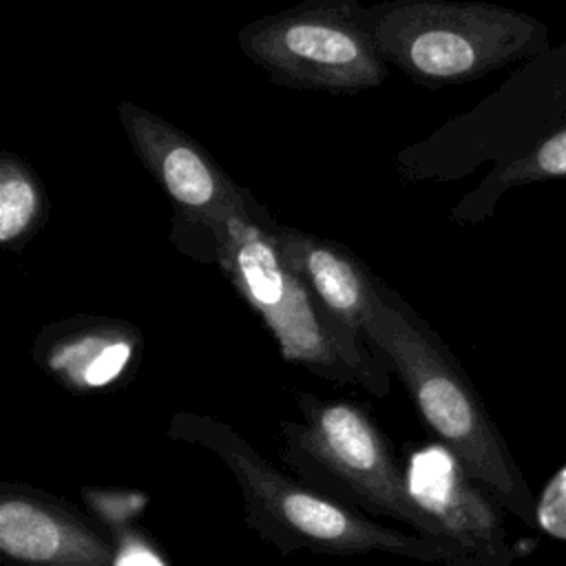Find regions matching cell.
<instances>
[{"label": "cell", "instance_id": "8fae6325", "mask_svg": "<svg viewBox=\"0 0 566 566\" xmlns=\"http://www.w3.org/2000/svg\"><path fill=\"white\" fill-rule=\"evenodd\" d=\"M270 232L285 263L312 290L327 314L345 332L367 340L363 321L376 274L336 241L276 221H270Z\"/></svg>", "mask_w": 566, "mask_h": 566}, {"label": "cell", "instance_id": "52a82bcc", "mask_svg": "<svg viewBox=\"0 0 566 566\" xmlns=\"http://www.w3.org/2000/svg\"><path fill=\"white\" fill-rule=\"evenodd\" d=\"M117 117L135 157L161 188L179 221L203 228L232 210L254 206L210 153L188 133L135 102L122 99Z\"/></svg>", "mask_w": 566, "mask_h": 566}, {"label": "cell", "instance_id": "30bf717a", "mask_svg": "<svg viewBox=\"0 0 566 566\" xmlns=\"http://www.w3.org/2000/svg\"><path fill=\"white\" fill-rule=\"evenodd\" d=\"M142 349V334L108 316H73L40 332L33 358L73 391H97L117 382Z\"/></svg>", "mask_w": 566, "mask_h": 566}, {"label": "cell", "instance_id": "5b68a950", "mask_svg": "<svg viewBox=\"0 0 566 566\" xmlns=\"http://www.w3.org/2000/svg\"><path fill=\"white\" fill-rule=\"evenodd\" d=\"M296 402L301 416L281 422V455L298 480L367 517H391L460 557L413 497L407 469L360 405L314 394H298Z\"/></svg>", "mask_w": 566, "mask_h": 566}, {"label": "cell", "instance_id": "277c9868", "mask_svg": "<svg viewBox=\"0 0 566 566\" xmlns=\"http://www.w3.org/2000/svg\"><path fill=\"white\" fill-rule=\"evenodd\" d=\"M387 64L427 88L467 84L548 51L537 18L491 2L387 0L363 7Z\"/></svg>", "mask_w": 566, "mask_h": 566}, {"label": "cell", "instance_id": "ba28073f", "mask_svg": "<svg viewBox=\"0 0 566 566\" xmlns=\"http://www.w3.org/2000/svg\"><path fill=\"white\" fill-rule=\"evenodd\" d=\"M407 478L418 504L436 520L460 557L511 566L517 557L506 539L504 506L464 469L444 444L416 451Z\"/></svg>", "mask_w": 566, "mask_h": 566}, {"label": "cell", "instance_id": "3957f363", "mask_svg": "<svg viewBox=\"0 0 566 566\" xmlns=\"http://www.w3.org/2000/svg\"><path fill=\"white\" fill-rule=\"evenodd\" d=\"M212 259L239 296L261 316L281 356L307 371L354 385L376 398L389 394V365L367 343L345 332L292 272L259 206L232 210L208 226Z\"/></svg>", "mask_w": 566, "mask_h": 566}, {"label": "cell", "instance_id": "5bb4252c", "mask_svg": "<svg viewBox=\"0 0 566 566\" xmlns=\"http://www.w3.org/2000/svg\"><path fill=\"white\" fill-rule=\"evenodd\" d=\"M84 500L111 531V539L115 544L113 566H166L159 551L130 524V517L144 504L139 493L86 491Z\"/></svg>", "mask_w": 566, "mask_h": 566}, {"label": "cell", "instance_id": "8992f818", "mask_svg": "<svg viewBox=\"0 0 566 566\" xmlns=\"http://www.w3.org/2000/svg\"><path fill=\"white\" fill-rule=\"evenodd\" d=\"M360 11L358 0H301L243 24L237 42L274 84L356 95L380 86L389 69Z\"/></svg>", "mask_w": 566, "mask_h": 566}, {"label": "cell", "instance_id": "9a60e30c", "mask_svg": "<svg viewBox=\"0 0 566 566\" xmlns=\"http://www.w3.org/2000/svg\"><path fill=\"white\" fill-rule=\"evenodd\" d=\"M537 531L566 542V464L546 482L535 497Z\"/></svg>", "mask_w": 566, "mask_h": 566}, {"label": "cell", "instance_id": "7a4b0ae2", "mask_svg": "<svg viewBox=\"0 0 566 566\" xmlns=\"http://www.w3.org/2000/svg\"><path fill=\"white\" fill-rule=\"evenodd\" d=\"M172 440L197 444L217 455L232 473L248 526L281 553L321 555H398L442 564L451 551L413 531L378 524L347 509L303 480L290 478L265 460L232 424L195 411H177L166 424Z\"/></svg>", "mask_w": 566, "mask_h": 566}, {"label": "cell", "instance_id": "7c38bea8", "mask_svg": "<svg viewBox=\"0 0 566 566\" xmlns=\"http://www.w3.org/2000/svg\"><path fill=\"white\" fill-rule=\"evenodd\" d=\"M49 214V199L38 172L18 155L0 157V245L22 252L40 232Z\"/></svg>", "mask_w": 566, "mask_h": 566}, {"label": "cell", "instance_id": "4fadbf2b", "mask_svg": "<svg viewBox=\"0 0 566 566\" xmlns=\"http://www.w3.org/2000/svg\"><path fill=\"white\" fill-rule=\"evenodd\" d=\"M557 177H566V122L553 133L544 135L528 153L489 172L480 188L471 192L462 203L464 208H475L471 219H478L489 214L491 206L502 197V192L515 186H528Z\"/></svg>", "mask_w": 566, "mask_h": 566}, {"label": "cell", "instance_id": "6da1fadb", "mask_svg": "<svg viewBox=\"0 0 566 566\" xmlns=\"http://www.w3.org/2000/svg\"><path fill=\"white\" fill-rule=\"evenodd\" d=\"M363 332L407 387L420 418L464 469L517 520L537 531L535 495L478 389L442 338L378 276Z\"/></svg>", "mask_w": 566, "mask_h": 566}, {"label": "cell", "instance_id": "9c48e42d", "mask_svg": "<svg viewBox=\"0 0 566 566\" xmlns=\"http://www.w3.org/2000/svg\"><path fill=\"white\" fill-rule=\"evenodd\" d=\"M0 555L11 566H113L115 544L60 497L2 482Z\"/></svg>", "mask_w": 566, "mask_h": 566}, {"label": "cell", "instance_id": "2e32d148", "mask_svg": "<svg viewBox=\"0 0 566 566\" xmlns=\"http://www.w3.org/2000/svg\"><path fill=\"white\" fill-rule=\"evenodd\" d=\"M438 566H493V564H486V562H480V559H471V557H451V559H444Z\"/></svg>", "mask_w": 566, "mask_h": 566}]
</instances>
